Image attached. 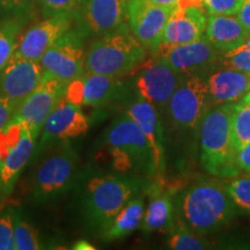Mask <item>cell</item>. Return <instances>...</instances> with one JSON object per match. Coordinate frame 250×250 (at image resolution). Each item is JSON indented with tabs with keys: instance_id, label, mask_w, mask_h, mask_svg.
Returning <instances> with one entry per match:
<instances>
[{
	"instance_id": "cell-3",
	"label": "cell",
	"mask_w": 250,
	"mask_h": 250,
	"mask_svg": "<svg viewBox=\"0 0 250 250\" xmlns=\"http://www.w3.org/2000/svg\"><path fill=\"white\" fill-rule=\"evenodd\" d=\"M146 48L123 23L94 41L86 52V71L124 77L145 62Z\"/></svg>"
},
{
	"instance_id": "cell-27",
	"label": "cell",
	"mask_w": 250,
	"mask_h": 250,
	"mask_svg": "<svg viewBox=\"0 0 250 250\" xmlns=\"http://www.w3.org/2000/svg\"><path fill=\"white\" fill-rule=\"evenodd\" d=\"M21 26L18 21L8 20L0 22V71L14 54Z\"/></svg>"
},
{
	"instance_id": "cell-37",
	"label": "cell",
	"mask_w": 250,
	"mask_h": 250,
	"mask_svg": "<svg viewBox=\"0 0 250 250\" xmlns=\"http://www.w3.org/2000/svg\"><path fill=\"white\" fill-rule=\"evenodd\" d=\"M34 0H0V6L4 9L13 11V9H21L27 7Z\"/></svg>"
},
{
	"instance_id": "cell-38",
	"label": "cell",
	"mask_w": 250,
	"mask_h": 250,
	"mask_svg": "<svg viewBox=\"0 0 250 250\" xmlns=\"http://www.w3.org/2000/svg\"><path fill=\"white\" fill-rule=\"evenodd\" d=\"M72 249L74 250H95L96 248L93 245H90L88 241H85V240H79L72 246Z\"/></svg>"
},
{
	"instance_id": "cell-33",
	"label": "cell",
	"mask_w": 250,
	"mask_h": 250,
	"mask_svg": "<svg viewBox=\"0 0 250 250\" xmlns=\"http://www.w3.org/2000/svg\"><path fill=\"white\" fill-rule=\"evenodd\" d=\"M245 0H204V7L210 15H236Z\"/></svg>"
},
{
	"instance_id": "cell-14",
	"label": "cell",
	"mask_w": 250,
	"mask_h": 250,
	"mask_svg": "<svg viewBox=\"0 0 250 250\" xmlns=\"http://www.w3.org/2000/svg\"><path fill=\"white\" fill-rule=\"evenodd\" d=\"M124 94V85L118 77L86 71L68 83L66 99L79 105L102 107L117 101Z\"/></svg>"
},
{
	"instance_id": "cell-8",
	"label": "cell",
	"mask_w": 250,
	"mask_h": 250,
	"mask_svg": "<svg viewBox=\"0 0 250 250\" xmlns=\"http://www.w3.org/2000/svg\"><path fill=\"white\" fill-rule=\"evenodd\" d=\"M212 107L206 77L188 76L182 80L167 105L171 123L181 130L196 129Z\"/></svg>"
},
{
	"instance_id": "cell-19",
	"label": "cell",
	"mask_w": 250,
	"mask_h": 250,
	"mask_svg": "<svg viewBox=\"0 0 250 250\" xmlns=\"http://www.w3.org/2000/svg\"><path fill=\"white\" fill-rule=\"evenodd\" d=\"M126 114L138 124L147 138L154 159L155 175H161L165 171L166 166L165 137L158 109L138 95L129 105Z\"/></svg>"
},
{
	"instance_id": "cell-13",
	"label": "cell",
	"mask_w": 250,
	"mask_h": 250,
	"mask_svg": "<svg viewBox=\"0 0 250 250\" xmlns=\"http://www.w3.org/2000/svg\"><path fill=\"white\" fill-rule=\"evenodd\" d=\"M174 9L149 0H129L127 21L131 33L146 49L156 52Z\"/></svg>"
},
{
	"instance_id": "cell-25",
	"label": "cell",
	"mask_w": 250,
	"mask_h": 250,
	"mask_svg": "<svg viewBox=\"0 0 250 250\" xmlns=\"http://www.w3.org/2000/svg\"><path fill=\"white\" fill-rule=\"evenodd\" d=\"M232 139L236 153L250 143V92L234 103Z\"/></svg>"
},
{
	"instance_id": "cell-30",
	"label": "cell",
	"mask_w": 250,
	"mask_h": 250,
	"mask_svg": "<svg viewBox=\"0 0 250 250\" xmlns=\"http://www.w3.org/2000/svg\"><path fill=\"white\" fill-rule=\"evenodd\" d=\"M225 184L236 208L240 211L250 214V174L246 176L236 175Z\"/></svg>"
},
{
	"instance_id": "cell-17",
	"label": "cell",
	"mask_w": 250,
	"mask_h": 250,
	"mask_svg": "<svg viewBox=\"0 0 250 250\" xmlns=\"http://www.w3.org/2000/svg\"><path fill=\"white\" fill-rule=\"evenodd\" d=\"M43 74L44 68L40 62L14 52L0 71V94L19 105L39 86Z\"/></svg>"
},
{
	"instance_id": "cell-28",
	"label": "cell",
	"mask_w": 250,
	"mask_h": 250,
	"mask_svg": "<svg viewBox=\"0 0 250 250\" xmlns=\"http://www.w3.org/2000/svg\"><path fill=\"white\" fill-rule=\"evenodd\" d=\"M42 248L36 228L15 213V250H37Z\"/></svg>"
},
{
	"instance_id": "cell-4",
	"label": "cell",
	"mask_w": 250,
	"mask_h": 250,
	"mask_svg": "<svg viewBox=\"0 0 250 250\" xmlns=\"http://www.w3.org/2000/svg\"><path fill=\"white\" fill-rule=\"evenodd\" d=\"M105 144L117 170L155 174L151 145L138 124L127 114L112 121L105 133Z\"/></svg>"
},
{
	"instance_id": "cell-20",
	"label": "cell",
	"mask_w": 250,
	"mask_h": 250,
	"mask_svg": "<svg viewBox=\"0 0 250 250\" xmlns=\"http://www.w3.org/2000/svg\"><path fill=\"white\" fill-rule=\"evenodd\" d=\"M206 24L208 19L201 7H176L166 26L161 44H186L202 39L205 34Z\"/></svg>"
},
{
	"instance_id": "cell-29",
	"label": "cell",
	"mask_w": 250,
	"mask_h": 250,
	"mask_svg": "<svg viewBox=\"0 0 250 250\" xmlns=\"http://www.w3.org/2000/svg\"><path fill=\"white\" fill-rule=\"evenodd\" d=\"M87 0H39L45 18L64 15L76 19Z\"/></svg>"
},
{
	"instance_id": "cell-36",
	"label": "cell",
	"mask_w": 250,
	"mask_h": 250,
	"mask_svg": "<svg viewBox=\"0 0 250 250\" xmlns=\"http://www.w3.org/2000/svg\"><path fill=\"white\" fill-rule=\"evenodd\" d=\"M236 17L239 18L240 22L242 23V26L250 34V0H245L243 1L241 8L237 12Z\"/></svg>"
},
{
	"instance_id": "cell-21",
	"label": "cell",
	"mask_w": 250,
	"mask_h": 250,
	"mask_svg": "<svg viewBox=\"0 0 250 250\" xmlns=\"http://www.w3.org/2000/svg\"><path fill=\"white\" fill-rule=\"evenodd\" d=\"M211 105L233 103L250 92V74L233 68L212 72L206 77Z\"/></svg>"
},
{
	"instance_id": "cell-31",
	"label": "cell",
	"mask_w": 250,
	"mask_h": 250,
	"mask_svg": "<svg viewBox=\"0 0 250 250\" xmlns=\"http://www.w3.org/2000/svg\"><path fill=\"white\" fill-rule=\"evenodd\" d=\"M221 64L224 67L250 74V35L241 45L221 56Z\"/></svg>"
},
{
	"instance_id": "cell-6",
	"label": "cell",
	"mask_w": 250,
	"mask_h": 250,
	"mask_svg": "<svg viewBox=\"0 0 250 250\" xmlns=\"http://www.w3.org/2000/svg\"><path fill=\"white\" fill-rule=\"evenodd\" d=\"M35 137L24 122L12 121L0 129V195L12 192L35 152Z\"/></svg>"
},
{
	"instance_id": "cell-39",
	"label": "cell",
	"mask_w": 250,
	"mask_h": 250,
	"mask_svg": "<svg viewBox=\"0 0 250 250\" xmlns=\"http://www.w3.org/2000/svg\"><path fill=\"white\" fill-rule=\"evenodd\" d=\"M202 5H204V0H179V5L177 7H189V6H197V7H201Z\"/></svg>"
},
{
	"instance_id": "cell-9",
	"label": "cell",
	"mask_w": 250,
	"mask_h": 250,
	"mask_svg": "<svg viewBox=\"0 0 250 250\" xmlns=\"http://www.w3.org/2000/svg\"><path fill=\"white\" fill-rule=\"evenodd\" d=\"M67 86L68 83L44 71L39 86L19 103L12 121L24 122L37 139L50 112L62 99L66 98Z\"/></svg>"
},
{
	"instance_id": "cell-16",
	"label": "cell",
	"mask_w": 250,
	"mask_h": 250,
	"mask_svg": "<svg viewBox=\"0 0 250 250\" xmlns=\"http://www.w3.org/2000/svg\"><path fill=\"white\" fill-rule=\"evenodd\" d=\"M129 0H87L77 15V30L85 39L102 36L124 23Z\"/></svg>"
},
{
	"instance_id": "cell-23",
	"label": "cell",
	"mask_w": 250,
	"mask_h": 250,
	"mask_svg": "<svg viewBox=\"0 0 250 250\" xmlns=\"http://www.w3.org/2000/svg\"><path fill=\"white\" fill-rule=\"evenodd\" d=\"M174 204L168 193H155L146 208L140 229L145 233L170 230L174 221Z\"/></svg>"
},
{
	"instance_id": "cell-1",
	"label": "cell",
	"mask_w": 250,
	"mask_h": 250,
	"mask_svg": "<svg viewBox=\"0 0 250 250\" xmlns=\"http://www.w3.org/2000/svg\"><path fill=\"white\" fill-rule=\"evenodd\" d=\"M177 212L182 223L198 234L220 229L239 213L226 184L219 181H201L188 188L177 199Z\"/></svg>"
},
{
	"instance_id": "cell-10",
	"label": "cell",
	"mask_w": 250,
	"mask_h": 250,
	"mask_svg": "<svg viewBox=\"0 0 250 250\" xmlns=\"http://www.w3.org/2000/svg\"><path fill=\"white\" fill-rule=\"evenodd\" d=\"M83 37L76 30L68 29L62 35L41 58L45 72L70 83L86 72V52Z\"/></svg>"
},
{
	"instance_id": "cell-7",
	"label": "cell",
	"mask_w": 250,
	"mask_h": 250,
	"mask_svg": "<svg viewBox=\"0 0 250 250\" xmlns=\"http://www.w3.org/2000/svg\"><path fill=\"white\" fill-rule=\"evenodd\" d=\"M78 156L73 148L64 143L51 153L37 168L33 180V199L37 203H48L64 195L76 179Z\"/></svg>"
},
{
	"instance_id": "cell-11",
	"label": "cell",
	"mask_w": 250,
	"mask_h": 250,
	"mask_svg": "<svg viewBox=\"0 0 250 250\" xmlns=\"http://www.w3.org/2000/svg\"><path fill=\"white\" fill-rule=\"evenodd\" d=\"M186 76L181 74L161 57H156L140 65L136 77L137 95L158 109H167L175 90Z\"/></svg>"
},
{
	"instance_id": "cell-15",
	"label": "cell",
	"mask_w": 250,
	"mask_h": 250,
	"mask_svg": "<svg viewBox=\"0 0 250 250\" xmlns=\"http://www.w3.org/2000/svg\"><path fill=\"white\" fill-rule=\"evenodd\" d=\"M88 129V118L81 110L80 105L68 101L66 98L62 99L50 112L43 124L37 152L52 142H66L79 138L80 136L86 134Z\"/></svg>"
},
{
	"instance_id": "cell-26",
	"label": "cell",
	"mask_w": 250,
	"mask_h": 250,
	"mask_svg": "<svg viewBox=\"0 0 250 250\" xmlns=\"http://www.w3.org/2000/svg\"><path fill=\"white\" fill-rule=\"evenodd\" d=\"M198 233L193 232L187 227L180 219H177V225L169 230L167 246L174 250H203L210 248V243L205 239L197 235Z\"/></svg>"
},
{
	"instance_id": "cell-35",
	"label": "cell",
	"mask_w": 250,
	"mask_h": 250,
	"mask_svg": "<svg viewBox=\"0 0 250 250\" xmlns=\"http://www.w3.org/2000/svg\"><path fill=\"white\" fill-rule=\"evenodd\" d=\"M237 165L240 169L246 170L250 174V143L237 152Z\"/></svg>"
},
{
	"instance_id": "cell-5",
	"label": "cell",
	"mask_w": 250,
	"mask_h": 250,
	"mask_svg": "<svg viewBox=\"0 0 250 250\" xmlns=\"http://www.w3.org/2000/svg\"><path fill=\"white\" fill-rule=\"evenodd\" d=\"M134 180L122 176H95L87 183L85 192L86 217L93 226L103 232L122 208L137 192Z\"/></svg>"
},
{
	"instance_id": "cell-34",
	"label": "cell",
	"mask_w": 250,
	"mask_h": 250,
	"mask_svg": "<svg viewBox=\"0 0 250 250\" xmlns=\"http://www.w3.org/2000/svg\"><path fill=\"white\" fill-rule=\"evenodd\" d=\"M17 107L18 105L12 100L5 98L0 94V129H2L9 122H12Z\"/></svg>"
},
{
	"instance_id": "cell-12",
	"label": "cell",
	"mask_w": 250,
	"mask_h": 250,
	"mask_svg": "<svg viewBox=\"0 0 250 250\" xmlns=\"http://www.w3.org/2000/svg\"><path fill=\"white\" fill-rule=\"evenodd\" d=\"M159 57L183 76H203L210 73L220 59V52L208 42L202 39L179 45L161 44L156 51Z\"/></svg>"
},
{
	"instance_id": "cell-24",
	"label": "cell",
	"mask_w": 250,
	"mask_h": 250,
	"mask_svg": "<svg viewBox=\"0 0 250 250\" xmlns=\"http://www.w3.org/2000/svg\"><path fill=\"white\" fill-rule=\"evenodd\" d=\"M144 213V201L139 197H133L115 217L107 229L101 233L102 239L104 241H115L130 235L133 230L140 227Z\"/></svg>"
},
{
	"instance_id": "cell-22",
	"label": "cell",
	"mask_w": 250,
	"mask_h": 250,
	"mask_svg": "<svg viewBox=\"0 0 250 250\" xmlns=\"http://www.w3.org/2000/svg\"><path fill=\"white\" fill-rule=\"evenodd\" d=\"M250 34L236 15H210L205 37L220 54H226L246 42Z\"/></svg>"
},
{
	"instance_id": "cell-32",
	"label": "cell",
	"mask_w": 250,
	"mask_h": 250,
	"mask_svg": "<svg viewBox=\"0 0 250 250\" xmlns=\"http://www.w3.org/2000/svg\"><path fill=\"white\" fill-rule=\"evenodd\" d=\"M15 213L13 208L0 213V250L15 249Z\"/></svg>"
},
{
	"instance_id": "cell-18",
	"label": "cell",
	"mask_w": 250,
	"mask_h": 250,
	"mask_svg": "<svg viewBox=\"0 0 250 250\" xmlns=\"http://www.w3.org/2000/svg\"><path fill=\"white\" fill-rule=\"evenodd\" d=\"M72 18L58 15L30 27L18 41L15 54L31 61L40 62L46 50L70 29Z\"/></svg>"
},
{
	"instance_id": "cell-40",
	"label": "cell",
	"mask_w": 250,
	"mask_h": 250,
	"mask_svg": "<svg viewBox=\"0 0 250 250\" xmlns=\"http://www.w3.org/2000/svg\"><path fill=\"white\" fill-rule=\"evenodd\" d=\"M149 1L154 2L156 5L165 6V7H171L176 8L179 5V0H149Z\"/></svg>"
},
{
	"instance_id": "cell-2",
	"label": "cell",
	"mask_w": 250,
	"mask_h": 250,
	"mask_svg": "<svg viewBox=\"0 0 250 250\" xmlns=\"http://www.w3.org/2000/svg\"><path fill=\"white\" fill-rule=\"evenodd\" d=\"M234 103L213 105L201 122V162L204 169L217 177L239 175L237 153L232 139Z\"/></svg>"
}]
</instances>
